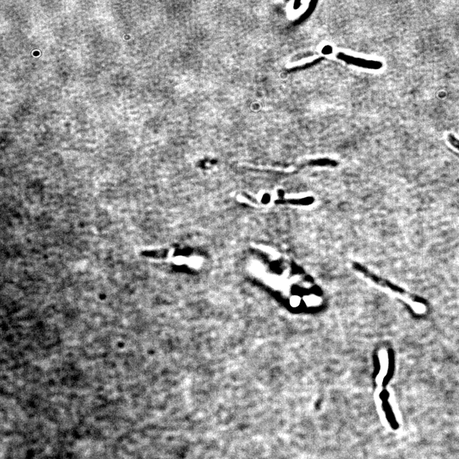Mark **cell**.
I'll return each mask as SVG.
<instances>
[{
	"label": "cell",
	"instance_id": "cell-1",
	"mask_svg": "<svg viewBox=\"0 0 459 459\" xmlns=\"http://www.w3.org/2000/svg\"><path fill=\"white\" fill-rule=\"evenodd\" d=\"M336 57L340 60L345 61L350 65L367 68V69L380 70L383 65L380 61L367 60V59L360 58V57L350 56L343 52H338Z\"/></svg>",
	"mask_w": 459,
	"mask_h": 459
},
{
	"label": "cell",
	"instance_id": "cell-2",
	"mask_svg": "<svg viewBox=\"0 0 459 459\" xmlns=\"http://www.w3.org/2000/svg\"><path fill=\"white\" fill-rule=\"evenodd\" d=\"M332 48L330 46H326L323 48L322 52L325 54H330L332 52Z\"/></svg>",
	"mask_w": 459,
	"mask_h": 459
},
{
	"label": "cell",
	"instance_id": "cell-3",
	"mask_svg": "<svg viewBox=\"0 0 459 459\" xmlns=\"http://www.w3.org/2000/svg\"><path fill=\"white\" fill-rule=\"evenodd\" d=\"M301 5V3L300 1L295 2V4H294L295 9H296V8H299V6H300Z\"/></svg>",
	"mask_w": 459,
	"mask_h": 459
}]
</instances>
